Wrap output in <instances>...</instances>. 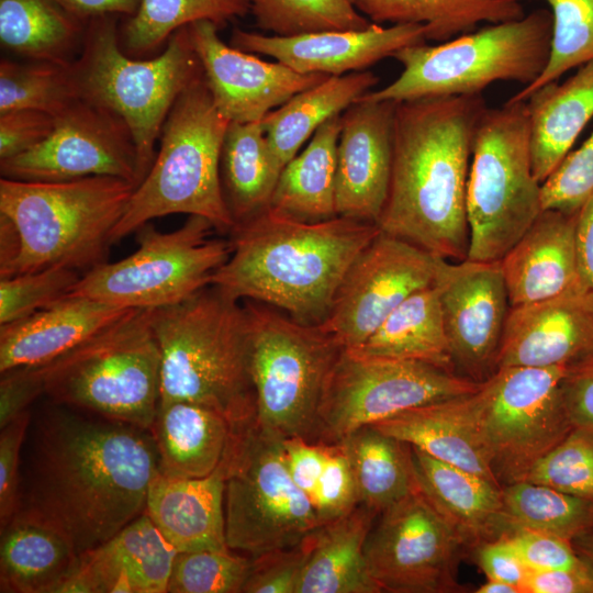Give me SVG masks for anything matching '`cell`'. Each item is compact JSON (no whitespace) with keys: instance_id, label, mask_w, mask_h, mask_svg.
<instances>
[{"instance_id":"6da1fadb","label":"cell","mask_w":593,"mask_h":593,"mask_svg":"<svg viewBox=\"0 0 593 593\" xmlns=\"http://www.w3.org/2000/svg\"><path fill=\"white\" fill-rule=\"evenodd\" d=\"M26 439L19 511L61 533L79 556L144 513L159 471L149 430L56 404Z\"/></svg>"},{"instance_id":"7a4b0ae2","label":"cell","mask_w":593,"mask_h":593,"mask_svg":"<svg viewBox=\"0 0 593 593\" xmlns=\"http://www.w3.org/2000/svg\"><path fill=\"white\" fill-rule=\"evenodd\" d=\"M482 93L396 103L380 231L450 261L468 257L467 182Z\"/></svg>"},{"instance_id":"3957f363","label":"cell","mask_w":593,"mask_h":593,"mask_svg":"<svg viewBox=\"0 0 593 593\" xmlns=\"http://www.w3.org/2000/svg\"><path fill=\"white\" fill-rule=\"evenodd\" d=\"M379 233L374 223L338 215L306 222L268 208L231 230V256L211 284L321 324L350 265Z\"/></svg>"},{"instance_id":"277c9868","label":"cell","mask_w":593,"mask_h":593,"mask_svg":"<svg viewBox=\"0 0 593 593\" xmlns=\"http://www.w3.org/2000/svg\"><path fill=\"white\" fill-rule=\"evenodd\" d=\"M135 186L121 178L0 179V278L105 261Z\"/></svg>"},{"instance_id":"5b68a950","label":"cell","mask_w":593,"mask_h":593,"mask_svg":"<svg viewBox=\"0 0 593 593\" xmlns=\"http://www.w3.org/2000/svg\"><path fill=\"white\" fill-rule=\"evenodd\" d=\"M161 354L160 402L187 401L223 414L236 430L256 422L245 305L210 284L147 310Z\"/></svg>"},{"instance_id":"8992f818","label":"cell","mask_w":593,"mask_h":593,"mask_svg":"<svg viewBox=\"0 0 593 593\" xmlns=\"http://www.w3.org/2000/svg\"><path fill=\"white\" fill-rule=\"evenodd\" d=\"M118 18L88 21L81 49L70 63V75L78 99L116 113L130 127L138 184L154 163L169 111L203 70L188 26L176 31L158 56L145 59L122 49Z\"/></svg>"},{"instance_id":"52a82bcc","label":"cell","mask_w":593,"mask_h":593,"mask_svg":"<svg viewBox=\"0 0 593 593\" xmlns=\"http://www.w3.org/2000/svg\"><path fill=\"white\" fill-rule=\"evenodd\" d=\"M230 121L200 77L176 100L159 135L154 163L112 232L115 244L149 221L183 213L230 233L234 221L221 181V153Z\"/></svg>"},{"instance_id":"ba28073f","label":"cell","mask_w":593,"mask_h":593,"mask_svg":"<svg viewBox=\"0 0 593 593\" xmlns=\"http://www.w3.org/2000/svg\"><path fill=\"white\" fill-rule=\"evenodd\" d=\"M552 15L537 9L518 20L490 24L437 45H411L392 57L403 67L387 87L359 99L407 100L479 94L496 81L533 83L550 55Z\"/></svg>"},{"instance_id":"9c48e42d","label":"cell","mask_w":593,"mask_h":593,"mask_svg":"<svg viewBox=\"0 0 593 593\" xmlns=\"http://www.w3.org/2000/svg\"><path fill=\"white\" fill-rule=\"evenodd\" d=\"M55 404L150 430L161 354L147 310L133 309L59 358L36 366Z\"/></svg>"},{"instance_id":"30bf717a","label":"cell","mask_w":593,"mask_h":593,"mask_svg":"<svg viewBox=\"0 0 593 593\" xmlns=\"http://www.w3.org/2000/svg\"><path fill=\"white\" fill-rule=\"evenodd\" d=\"M467 259L500 260L542 211L525 101L486 109L477 124L467 182Z\"/></svg>"},{"instance_id":"8fae6325","label":"cell","mask_w":593,"mask_h":593,"mask_svg":"<svg viewBox=\"0 0 593 593\" xmlns=\"http://www.w3.org/2000/svg\"><path fill=\"white\" fill-rule=\"evenodd\" d=\"M257 425L282 439L314 440L328 376L345 348L321 324H302L245 300Z\"/></svg>"},{"instance_id":"7c38bea8","label":"cell","mask_w":593,"mask_h":593,"mask_svg":"<svg viewBox=\"0 0 593 593\" xmlns=\"http://www.w3.org/2000/svg\"><path fill=\"white\" fill-rule=\"evenodd\" d=\"M206 219L189 215L172 232L149 223L136 230L137 249L83 272L68 295L123 309L153 310L186 300L212 283L232 253L230 239L213 237Z\"/></svg>"},{"instance_id":"4fadbf2b","label":"cell","mask_w":593,"mask_h":593,"mask_svg":"<svg viewBox=\"0 0 593 593\" xmlns=\"http://www.w3.org/2000/svg\"><path fill=\"white\" fill-rule=\"evenodd\" d=\"M282 438L255 422L237 433L224 462L227 547L256 558L302 542L321 524L287 468Z\"/></svg>"},{"instance_id":"5bb4252c","label":"cell","mask_w":593,"mask_h":593,"mask_svg":"<svg viewBox=\"0 0 593 593\" xmlns=\"http://www.w3.org/2000/svg\"><path fill=\"white\" fill-rule=\"evenodd\" d=\"M567 368H497L470 394L474 427L501 486L523 481L574 427L561 391Z\"/></svg>"},{"instance_id":"9a60e30c","label":"cell","mask_w":593,"mask_h":593,"mask_svg":"<svg viewBox=\"0 0 593 593\" xmlns=\"http://www.w3.org/2000/svg\"><path fill=\"white\" fill-rule=\"evenodd\" d=\"M480 385L427 362L362 357L344 349L324 388L313 443L338 444L362 426L471 394Z\"/></svg>"},{"instance_id":"2e32d148","label":"cell","mask_w":593,"mask_h":593,"mask_svg":"<svg viewBox=\"0 0 593 593\" xmlns=\"http://www.w3.org/2000/svg\"><path fill=\"white\" fill-rule=\"evenodd\" d=\"M365 541L368 570L382 592H457L459 532L414 490L384 510Z\"/></svg>"},{"instance_id":"e0dca14e","label":"cell","mask_w":593,"mask_h":593,"mask_svg":"<svg viewBox=\"0 0 593 593\" xmlns=\"http://www.w3.org/2000/svg\"><path fill=\"white\" fill-rule=\"evenodd\" d=\"M3 178L61 181L108 176L137 184L132 132L116 113L75 99L55 115L49 136L32 149L0 161Z\"/></svg>"},{"instance_id":"ac0fdd59","label":"cell","mask_w":593,"mask_h":593,"mask_svg":"<svg viewBox=\"0 0 593 593\" xmlns=\"http://www.w3.org/2000/svg\"><path fill=\"white\" fill-rule=\"evenodd\" d=\"M440 259L380 231L350 265L321 325L343 348L359 346L405 299L434 284Z\"/></svg>"},{"instance_id":"d6986e66","label":"cell","mask_w":593,"mask_h":593,"mask_svg":"<svg viewBox=\"0 0 593 593\" xmlns=\"http://www.w3.org/2000/svg\"><path fill=\"white\" fill-rule=\"evenodd\" d=\"M438 289L455 371L483 382L497 369L511 309L500 260L440 259Z\"/></svg>"},{"instance_id":"ffe728a7","label":"cell","mask_w":593,"mask_h":593,"mask_svg":"<svg viewBox=\"0 0 593 593\" xmlns=\"http://www.w3.org/2000/svg\"><path fill=\"white\" fill-rule=\"evenodd\" d=\"M219 30L210 21L188 25L213 102L230 122H259L296 93L329 77L300 74L279 61L262 60L225 44Z\"/></svg>"},{"instance_id":"44dd1931","label":"cell","mask_w":593,"mask_h":593,"mask_svg":"<svg viewBox=\"0 0 593 593\" xmlns=\"http://www.w3.org/2000/svg\"><path fill=\"white\" fill-rule=\"evenodd\" d=\"M396 103L358 99L340 114L335 197L338 216L378 223L390 187Z\"/></svg>"},{"instance_id":"7402d4cb","label":"cell","mask_w":593,"mask_h":593,"mask_svg":"<svg viewBox=\"0 0 593 593\" xmlns=\"http://www.w3.org/2000/svg\"><path fill=\"white\" fill-rule=\"evenodd\" d=\"M426 43L425 25L417 23L365 30L322 31L292 36L266 35L234 29L230 45L248 53L276 58L300 74L342 76L362 71L392 57L406 46Z\"/></svg>"},{"instance_id":"603a6c76","label":"cell","mask_w":593,"mask_h":593,"mask_svg":"<svg viewBox=\"0 0 593 593\" xmlns=\"http://www.w3.org/2000/svg\"><path fill=\"white\" fill-rule=\"evenodd\" d=\"M593 355V291L511 307L497 368L569 366Z\"/></svg>"},{"instance_id":"cb8c5ba5","label":"cell","mask_w":593,"mask_h":593,"mask_svg":"<svg viewBox=\"0 0 593 593\" xmlns=\"http://www.w3.org/2000/svg\"><path fill=\"white\" fill-rule=\"evenodd\" d=\"M176 555L144 512L81 553L58 593H165Z\"/></svg>"},{"instance_id":"d4e9b609","label":"cell","mask_w":593,"mask_h":593,"mask_svg":"<svg viewBox=\"0 0 593 593\" xmlns=\"http://www.w3.org/2000/svg\"><path fill=\"white\" fill-rule=\"evenodd\" d=\"M577 214L542 210L500 259L511 307L584 292L575 244Z\"/></svg>"},{"instance_id":"484cf974","label":"cell","mask_w":593,"mask_h":593,"mask_svg":"<svg viewBox=\"0 0 593 593\" xmlns=\"http://www.w3.org/2000/svg\"><path fill=\"white\" fill-rule=\"evenodd\" d=\"M131 310L67 295L27 317L0 325V372L46 365Z\"/></svg>"},{"instance_id":"4316f807","label":"cell","mask_w":593,"mask_h":593,"mask_svg":"<svg viewBox=\"0 0 593 593\" xmlns=\"http://www.w3.org/2000/svg\"><path fill=\"white\" fill-rule=\"evenodd\" d=\"M224 466L203 478L160 471L148 486L145 513L177 552L230 549L225 538Z\"/></svg>"},{"instance_id":"83f0119b","label":"cell","mask_w":593,"mask_h":593,"mask_svg":"<svg viewBox=\"0 0 593 593\" xmlns=\"http://www.w3.org/2000/svg\"><path fill=\"white\" fill-rule=\"evenodd\" d=\"M409 446L418 490L459 532L466 545H479L507 532L502 486Z\"/></svg>"},{"instance_id":"f1b7e54d","label":"cell","mask_w":593,"mask_h":593,"mask_svg":"<svg viewBox=\"0 0 593 593\" xmlns=\"http://www.w3.org/2000/svg\"><path fill=\"white\" fill-rule=\"evenodd\" d=\"M149 432L158 450L159 471L178 478L214 473L227 459L238 433L220 412L187 401L159 403Z\"/></svg>"},{"instance_id":"f546056e","label":"cell","mask_w":593,"mask_h":593,"mask_svg":"<svg viewBox=\"0 0 593 593\" xmlns=\"http://www.w3.org/2000/svg\"><path fill=\"white\" fill-rule=\"evenodd\" d=\"M372 426L501 486L478 437L470 394L410 409Z\"/></svg>"},{"instance_id":"4dcf8cb0","label":"cell","mask_w":593,"mask_h":593,"mask_svg":"<svg viewBox=\"0 0 593 593\" xmlns=\"http://www.w3.org/2000/svg\"><path fill=\"white\" fill-rule=\"evenodd\" d=\"M533 171L542 184L571 152L593 118V60L559 83L548 82L526 99Z\"/></svg>"},{"instance_id":"1f68e13d","label":"cell","mask_w":593,"mask_h":593,"mask_svg":"<svg viewBox=\"0 0 593 593\" xmlns=\"http://www.w3.org/2000/svg\"><path fill=\"white\" fill-rule=\"evenodd\" d=\"M78 561L61 533L22 511L1 527L2 593H58Z\"/></svg>"},{"instance_id":"d6a6232c","label":"cell","mask_w":593,"mask_h":593,"mask_svg":"<svg viewBox=\"0 0 593 593\" xmlns=\"http://www.w3.org/2000/svg\"><path fill=\"white\" fill-rule=\"evenodd\" d=\"M376 515L358 505L311 533L296 593L382 592L369 573L365 556V541Z\"/></svg>"},{"instance_id":"836d02e7","label":"cell","mask_w":593,"mask_h":593,"mask_svg":"<svg viewBox=\"0 0 593 593\" xmlns=\"http://www.w3.org/2000/svg\"><path fill=\"white\" fill-rule=\"evenodd\" d=\"M378 81L370 70L329 76L270 111L261 124L280 167L283 169L321 125L342 114Z\"/></svg>"},{"instance_id":"e575fe53","label":"cell","mask_w":593,"mask_h":593,"mask_svg":"<svg viewBox=\"0 0 593 593\" xmlns=\"http://www.w3.org/2000/svg\"><path fill=\"white\" fill-rule=\"evenodd\" d=\"M347 350L362 357L422 361L455 371L436 286L411 294L362 344Z\"/></svg>"},{"instance_id":"d590c367","label":"cell","mask_w":593,"mask_h":593,"mask_svg":"<svg viewBox=\"0 0 593 593\" xmlns=\"http://www.w3.org/2000/svg\"><path fill=\"white\" fill-rule=\"evenodd\" d=\"M340 114L321 125L304 150L282 169L269 208L306 222L328 220L336 214L337 145Z\"/></svg>"},{"instance_id":"8d00e7d4","label":"cell","mask_w":593,"mask_h":593,"mask_svg":"<svg viewBox=\"0 0 593 593\" xmlns=\"http://www.w3.org/2000/svg\"><path fill=\"white\" fill-rule=\"evenodd\" d=\"M281 171L261 121L230 123L221 153V181L234 226L269 208Z\"/></svg>"},{"instance_id":"74e56055","label":"cell","mask_w":593,"mask_h":593,"mask_svg":"<svg viewBox=\"0 0 593 593\" xmlns=\"http://www.w3.org/2000/svg\"><path fill=\"white\" fill-rule=\"evenodd\" d=\"M88 22L55 0H0V43L29 60L69 64Z\"/></svg>"},{"instance_id":"f35d334b","label":"cell","mask_w":593,"mask_h":593,"mask_svg":"<svg viewBox=\"0 0 593 593\" xmlns=\"http://www.w3.org/2000/svg\"><path fill=\"white\" fill-rule=\"evenodd\" d=\"M371 22L425 25L426 41L447 42L491 24L518 20L526 13L521 0H351Z\"/></svg>"},{"instance_id":"ab89813d","label":"cell","mask_w":593,"mask_h":593,"mask_svg":"<svg viewBox=\"0 0 593 593\" xmlns=\"http://www.w3.org/2000/svg\"><path fill=\"white\" fill-rule=\"evenodd\" d=\"M339 444L353 470L359 505L380 514L417 489L409 444L372 425L356 429Z\"/></svg>"},{"instance_id":"60d3db41","label":"cell","mask_w":593,"mask_h":593,"mask_svg":"<svg viewBox=\"0 0 593 593\" xmlns=\"http://www.w3.org/2000/svg\"><path fill=\"white\" fill-rule=\"evenodd\" d=\"M250 13L249 0H141L120 30L122 49L141 58L166 45L179 29L210 21L219 29Z\"/></svg>"},{"instance_id":"b9f144b4","label":"cell","mask_w":593,"mask_h":593,"mask_svg":"<svg viewBox=\"0 0 593 593\" xmlns=\"http://www.w3.org/2000/svg\"><path fill=\"white\" fill-rule=\"evenodd\" d=\"M502 505L507 532L528 528L572 541L593 530V502L547 485L529 481L506 484Z\"/></svg>"},{"instance_id":"7bdbcfd3","label":"cell","mask_w":593,"mask_h":593,"mask_svg":"<svg viewBox=\"0 0 593 593\" xmlns=\"http://www.w3.org/2000/svg\"><path fill=\"white\" fill-rule=\"evenodd\" d=\"M75 99L70 63L1 59L0 113L35 109L55 116Z\"/></svg>"},{"instance_id":"ee69618b","label":"cell","mask_w":593,"mask_h":593,"mask_svg":"<svg viewBox=\"0 0 593 593\" xmlns=\"http://www.w3.org/2000/svg\"><path fill=\"white\" fill-rule=\"evenodd\" d=\"M249 3L257 26L272 35L365 30L373 23L351 0H249Z\"/></svg>"},{"instance_id":"f6af8a7d","label":"cell","mask_w":593,"mask_h":593,"mask_svg":"<svg viewBox=\"0 0 593 593\" xmlns=\"http://www.w3.org/2000/svg\"><path fill=\"white\" fill-rule=\"evenodd\" d=\"M523 1V0H521ZM552 15L550 55L541 75L507 102L526 101L539 87L593 60V0H541Z\"/></svg>"},{"instance_id":"bcb514c9","label":"cell","mask_w":593,"mask_h":593,"mask_svg":"<svg viewBox=\"0 0 593 593\" xmlns=\"http://www.w3.org/2000/svg\"><path fill=\"white\" fill-rule=\"evenodd\" d=\"M251 558L231 549L177 552L169 593H242Z\"/></svg>"},{"instance_id":"7dc6e473","label":"cell","mask_w":593,"mask_h":593,"mask_svg":"<svg viewBox=\"0 0 593 593\" xmlns=\"http://www.w3.org/2000/svg\"><path fill=\"white\" fill-rule=\"evenodd\" d=\"M523 481L593 502V430H572L529 470Z\"/></svg>"},{"instance_id":"c3c4849f","label":"cell","mask_w":593,"mask_h":593,"mask_svg":"<svg viewBox=\"0 0 593 593\" xmlns=\"http://www.w3.org/2000/svg\"><path fill=\"white\" fill-rule=\"evenodd\" d=\"M81 275L66 267H51L0 278V325L27 317L67 296Z\"/></svg>"},{"instance_id":"681fc988","label":"cell","mask_w":593,"mask_h":593,"mask_svg":"<svg viewBox=\"0 0 593 593\" xmlns=\"http://www.w3.org/2000/svg\"><path fill=\"white\" fill-rule=\"evenodd\" d=\"M593 195V132L541 184L542 210L573 213Z\"/></svg>"},{"instance_id":"f907efd6","label":"cell","mask_w":593,"mask_h":593,"mask_svg":"<svg viewBox=\"0 0 593 593\" xmlns=\"http://www.w3.org/2000/svg\"><path fill=\"white\" fill-rule=\"evenodd\" d=\"M311 502L321 525L348 514L359 505L353 470L339 443L328 445L327 460Z\"/></svg>"},{"instance_id":"816d5d0a","label":"cell","mask_w":593,"mask_h":593,"mask_svg":"<svg viewBox=\"0 0 593 593\" xmlns=\"http://www.w3.org/2000/svg\"><path fill=\"white\" fill-rule=\"evenodd\" d=\"M310 535L296 546L251 558L242 593H296L310 551Z\"/></svg>"},{"instance_id":"f5cc1de1","label":"cell","mask_w":593,"mask_h":593,"mask_svg":"<svg viewBox=\"0 0 593 593\" xmlns=\"http://www.w3.org/2000/svg\"><path fill=\"white\" fill-rule=\"evenodd\" d=\"M503 535L528 570H571L583 564L572 542L561 537L528 528H513Z\"/></svg>"},{"instance_id":"db71d44e","label":"cell","mask_w":593,"mask_h":593,"mask_svg":"<svg viewBox=\"0 0 593 593\" xmlns=\"http://www.w3.org/2000/svg\"><path fill=\"white\" fill-rule=\"evenodd\" d=\"M30 410L0 428V526L19 511L22 446L31 423Z\"/></svg>"},{"instance_id":"11a10c76","label":"cell","mask_w":593,"mask_h":593,"mask_svg":"<svg viewBox=\"0 0 593 593\" xmlns=\"http://www.w3.org/2000/svg\"><path fill=\"white\" fill-rule=\"evenodd\" d=\"M55 116L35 109L0 113V161L25 153L53 132Z\"/></svg>"},{"instance_id":"9f6ffc18","label":"cell","mask_w":593,"mask_h":593,"mask_svg":"<svg viewBox=\"0 0 593 593\" xmlns=\"http://www.w3.org/2000/svg\"><path fill=\"white\" fill-rule=\"evenodd\" d=\"M44 393V381L37 367H18L1 372L0 428L14 419Z\"/></svg>"},{"instance_id":"6f0895ef","label":"cell","mask_w":593,"mask_h":593,"mask_svg":"<svg viewBox=\"0 0 593 593\" xmlns=\"http://www.w3.org/2000/svg\"><path fill=\"white\" fill-rule=\"evenodd\" d=\"M561 391L572 425L593 430V355L568 366Z\"/></svg>"},{"instance_id":"680465c9","label":"cell","mask_w":593,"mask_h":593,"mask_svg":"<svg viewBox=\"0 0 593 593\" xmlns=\"http://www.w3.org/2000/svg\"><path fill=\"white\" fill-rule=\"evenodd\" d=\"M282 445L293 482L311 500L327 460L328 445L302 438L283 439Z\"/></svg>"},{"instance_id":"91938a15","label":"cell","mask_w":593,"mask_h":593,"mask_svg":"<svg viewBox=\"0 0 593 593\" xmlns=\"http://www.w3.org/2000/svg\"><path fill=\"white\" fill-rule=\"evenodd\" d=\"M477 562L488 579L516 585L521 590L528 569L524 566L508 539L502 535L479 544Z\"/></svg>"},{"instance_id":"94428289","label":"cell","mask_w":593,"mask_h":593,"mask_svg":"<svg viewBox=\"0 0 593 593\" xmlns=\"http://www.w3.org/2000/svg\"><path fill=\"white\" fill-rule=\"evenodd\" d=\"M521 593H593V569L583 562L571 570H528Z\"/></svg>"},{"instance_id":"6125c7cd","label":"cell","mask_w":593,"mask_h":593,"mask_svg":"<svg viewBox=\"0 0 593 593\" xmlns=\"http://www.w3.org/2000/svg\"><path fill=\"white\" fill-rule=\"evenodd\" d=\"M575 244L581 289L593 291V195L578 211Z\"/></svg>"},{"instance_id":"be15d7a7","label":"cell","mask_w":593,"mask_h":593,"mask_svg":"<svg viewBox=\"0 0 593 593\" xmlns=\"http://www.w3.org/2000/svg\"><path fill=\"white\" fill-rule=\"evenodd\" d=\"M68 12L88 22L91 19L113 15L130 18L135 14L141 0H55Z\"/></svg>"},{"instance_id":"e7e4bbea","label":"cell","mask_w":593,"mask_h":593,"mask_svg":"<svg viewBox=\"0 0 593 593\" xmlns=\"http://www.w3.org/2000/svg\"><path fill=\"white\" fill-rule=\"evenodd\" d=\"M571 542L581 560L593 569V530L577 537Z\"/></svg>"},{"instance_id":"03108f58","label":"cell","mask_w":593,"mask_h":593,"mask_svg":"<svg viewBox=\"0 0 593 593\" xmlns=\"http://www.w3.org/2000/svg\"><path fill=\"white\" fill-rule=\"evenodd\" d=\"M475 593H521L518 586L510 584L507 582L488 579L485 583L480 585Z\"/></svg>"}]
</instances>
